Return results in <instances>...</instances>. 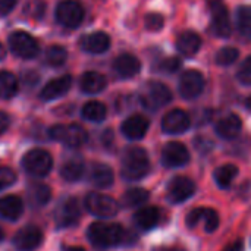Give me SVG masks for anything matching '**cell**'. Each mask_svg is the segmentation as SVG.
Here are the masks:
<instances>
[{"instance_id": "1", "label": "cell", "mask_w": 251, "mask_h": 251, "mask_svg": "<svg viewBox=\"0 0 251 251\" xmlns=\"http://www.w3.org/2000/svg\"><path fill=\"white\" fill-rule=\"evenodd\" d=\"M87 235H88V240L91 241V244L96 247H100V249L128 244L129 243L128 240H131V243H132V240L135 241V235L132 237L119 224L96 222V224L90 225Z\"/></svg>"}, {"instance_id": "2", "label": "cell", "mask_w": 251, "mask_h": 251, "mask_svg": "<svg viewBox=\"0 0 251 251\" xmlns=\"http://www.w3.org/2000/svg\"><path fill=\"white\" fill-rule=\"evenodd\" d=\"M150 171L149 154L141 147H128L121 162V175L126 181H138Z\"/></svg>"}, {"instance_id": "3", "label": "cell", "mask_w": 251, "mask_h": 251, "mask_svg": "<svg viewBox=\"0 0 251 251\" xmlns=\"http://www.w3.org/2000/svg\"><path fill=\"white\" fill-rule=\"evenodd\" d=\"M50 137L54 141L63 143L68 147H81L87 141V131L78 125V124H71V125H54L50 128Z\"/></svg>"}, {"instance_id": "4", "label": "cell", "mask_w": 251, "mask_h": 251, "mask_svg": "<svg viewBox=\"0 0 251 251\" xmlns=\"http://www.w3.org/2000/svg\"><path fill=\"white\" fill-rule=\"evenodd\" d=\"M172 100L171 90L157 81H151L146 85L144 91L141 93V103L149 110H157L166 106Z\"/></svg>"}, {"instance_id": "5", "label": "cell", "mask_w": 251, "mask_h": 251, "mask_svg": "<svg viewBox=\"0 0 251 251\" xmlns=\"http://www.w3.org/2000/svg\"><path fill=\"white\" fill-rule=\"evenodd\" d=\"M22 166L29 175L46 176L53 168V159L46 150L34 149L24 156Z\"/></svg>"}, {"instance_id": "6", "label": "cell", "mask_w": 251, "mask_h": 251, "mask_svg": "<svg viewBox=\"0 0 251 251\" xmlns=\"http://www.w3.org/2000/svg\"><path fill=\"white\" fill-rule=\"evenodd\" d=\"M9 47L13 54L22 59H32L38 54V41L25 31H15L9 37Z\"/></svg>"}, {"instance_id": "7", "label": "cell", "mask_w": 251, "mask_h": 251, "mask_svg": "<svg viewBox=\"0 0 251 251\" xmlns=\"http://www.w3.org/2000/svg\"><path fill=\"white\" fill-rule=\"evenodd\" d=\"M85 207L91 215L99 218H112L119 210L116 200L100 193H90L85 197Z\"/></svg>"}, {"instance_id": "8", "label": "cell", "mask_w": 251, "mask_h": 251, "mask_svg": "<svg viewBox=\"0 0 251 251\" xmlns=\"http://www.w3.org/2000/svg\"><path fill=\"white\" fill-rule=\"evenodd\" d=\"M56 19L66 28H76L84 19V7L76 0H63L56 7Z\"/></svg>"}, {"instance_id": "9", "label": "cell", "mask_w": 251, "mask_h": 251, "mask_svg": "<svg viewBox=\"0 0 251 251\" xmlns=\"http://www.w3.org/2000/svg\"><path fill=\"white\" fill-rule=\"evenodd\" d=\"M197 187L196 182L187 176H175L168 185V200L172 204H179L187 201L194 196Z\"/></svg>"}, {"instance_id": "10", "label": "cell", "mask_w": 251, "mask_h": 251, "mask_svg": "<svg viewBox=\"0 0 251 251\" xmlns=\"http://www.w3.org/2000/svg\"><path fill=\"white\" fill-rule=\"evenodd\" d=\"M209 9L212 15V26L216 35L229 37L231 34V22L229 13L222 0H209Z\"/></svg>"}, {"instance_id": "11", "label": "cell", "mask_w": 251, "mask_h": 251, "mask_svg": "<svg viewBox=\"0 0 251 251\" xmlns=\"http://www.w3.org/2000/svg\"><path fill=\"white\" fill-rule=\"evenodd\" d=\"M204 88V78L201 75V72L199 71H185L181 75L179 79V94L187 99V100H193L196 97H199L201 94Z\"/></svg>"}, {"instance_id": "12", "label": "cell", "mask_w": 251, "mask_h": 251, "mask_svg": "<svg viewBox=\"0 0 251 251\" xmlns=\"http://www.w3.org/2000/svg\"><path fill=\"white\" fill-rule=\"evenodd\" d=\"M162 162L166 168H181L190 162V151L182 143H169L162 150Z\"/></svg>"}, {"instance_id": "13", "label": "cell", "mask_w": 251, "mask_h": 251, "mask_svg": "<svg viewBox=\"0 0 251 251\" xmlns=\"http://www.w3.org/2000/svg\"><path fill=\"white\" fill-rule=\"evenodd\" d=\"M190 125H191V121H190L188 113L181 109H174L168 112L162 119V129L166 134H172V135L185 132L190 128Z\"/></svg>"}, {"instance_id": "14", "label": "cell", "mask_w": 251, "mask_h": 251, "mask_svg": "<svg viewBox=\"0 0 251 251\" xmlns=\"http://www.w3.org/2000/svg\"><path fill=\"white\" fill-rule=\"evenodd\" d=\"M81 218V209L78 200L71 197L66 199L56 212V225L59 228H69L78 224Z\"/></svg>"}, {"instance_id": "15", "label": "cell", "mask_w": 251, "mask_h": 251, "mask_svg": "<svg viewBox=\"0 0 251 251\" xmlns=\"http://www.w3.org/2000/svg\"><path fill=\"white\" fill-rule=\"evenodd\" d=\"M43 243V232L37 226H25L13 237V246L19 251H32Z\"/></svg>"}, {"instance_id": "16", "label": "cell", "mask_w": 251, "mask_h": 251, "mask_svg": "<svg viewBox=\"0 0 251 251\" xmlns=\"http://www.w3.org/2000/svg\"><path fill=\"white\" fill-rule=\"evenodd\" d=\"M150 122L143 115H132L122 124V134L129 140H141L149 131Z\"/></svg>"}, {"instance_id": "17", "label": "cell", "mask_w": 251, "mask_h": 251, "mask_svg": "<svg viewBox=\"0 0 251 251\" xmlns=\"http://www.w3.org/2000/svg\"><path fill=\"white\" fill-rule=\"evenodd\" d=\"M79 46L82 50L88 51V53H104L109 46H110V38L106 32L101 31H96V32H90L87 35H84L79 40Z\"/></svg>"}, {"instance_id": "18", "label": "cell", "mask_w": 251, "mask_h": 251, "mask_svg": "<svg viewBox=\"0 0 251 251\" xmlns=\"http://www.w3.org/2000/svg\"><path fill=\"white\" fill-rule=\"evenodd\" d=\"M113 69H115V72L121 78H132V76H135L140 72L141 63H140V60L134 54L124 53V54H119L115 59Z\"/></svg>"}, {"instance_id": "19", "label": "cell", "mask_w": 251, "mask_h": 251, "mask_svg": "<svg viewBox=\"0 0 251 251\" xmlns=\"http://www.w3.org/2000/svg\"><path fill=\"white\" fill-rule=\"evenodd\" d=\"M72 85V76L71 75H62L59 78L51 79L40 93V97L43 100H54L57 97L65 96Z\"/></svg>"}, {"instance_id": "20", "label": "cell", "mask_w": 251, "mask_h": 251, "mask_svg": "<svg viewBox=\"0 0 251 251\" xmlns=\"http://www.w3.org/2000/svg\"><path fill=\"white\" fill-rule=\"evenodd\" d=\"M241 128H243V122H241L240 116L231 113V115H226L225 118H222L216 124V134L222 138L232 140V138L238 137V134L241 132Z\"/></svg>"}, {"instance_id": "21", "label": "cell", "mask_w": 251, "mask_h": 251, "mask_svg": "<svg viewBox=\"0 0 251 251\" xmlns=\"http://www.w3.org/2000/svg\"><path fill=\"white\" fill-rule=\"evenodd\" d=\"M115 175L110 166L104 163H93L90 169V181L99 188H109L113 184Z\"/></svg>"}, {"instance_id": "22", "label": "cell", "mask_w": 251, "mask_h": 251, "mask_svg": "<svg viewBox=\"0 0 251 251\" xmlns=\"http://www.w3.org/2000/svg\"><path fill=\"white\" fill-rule=\"evenodd\" d=\"M24 212V203L18 196H4L0 199V216L16 221Z\"/></svg>"}, {"instance_id": "23", "label": "cell", "mask_w": 251, "mask_h": 251, "mask_svg": "<svg viewBox=\"0 0 251 251\" xmlns=\"http://www.w3.org/2000/svg\"><path fill=\"white\" fill-rule=\"evenodd\" d=\"M201 46V38L199 34L193 31H185L178 35L176 38V49L184 56H193L199 51Z\"/></svg>"}, {"instance_id": "24", "label": "cell", "mask_w": 251, "mask_h": 251, "mask_svg": "<svg viewBox=\"0 0 251 251\" xmlns=\"http://www.w3.org/2000/svg\"><path fill=\"white\" fill-rule=\"evenodd\" d=\"M106 78L99 74V72H85L82 76H81V81H79V87L84 93L87 94H97L100 91L104 90L106 87Z\"/></svg>"}, {"instance_id": "25", "label": "cell", "mask_w": 251, "mask_h": 251, "mask_svg": "<svg viewBox=\"0 0 251 251\" xmlns=\"http://www.w3.org/2000/svg\"><path fill=\"white\" fill-rule=\"evenodd\" d=\"M160 221V213L156 207H144L134 215V222L141 229H153Z\"/></svg>"}, {"instance_id": "26", "label": "cell", "mask_w": 251, "mask_h": 251, "mask_svg": "<svg viewBox=\"0 0 251 251\" xmlns=\"http://www.w3.org/2000/svg\"><path fill=\"white\" fill-rule=\"evenodd\" d=\"M84 162L81 157H72L69 160H66L62 168H60V175L65 181L68 182H75L78 181L82 175H84Z\"/></svg>"}, {"instance_id": "27", "label": "cell", "mask_w": 251, "mask_h": 251, "mask_svg": "<svg viewBox=\"0 0 251 251\" xmlns=\"http://www.w3.org/2000/svg\"><path fill=\"white\" fill-rule=\"evenodd\" d=\"M51 197L50 187L43 182H34L28 188V199L35 206H44Z\"/></svg>"}, {"instance_id": "28", "label": "cell", "mask_w": 251, "mask_h": 251, "mask_svg": "<svg viewBox=\"0 0 251 251\" xmlns=\"http://www.w3.org/2000/svg\"><path fill=\"white\" fill-rule=\"evenodd\" d=\"M106 113H107L106 106L101 101H97V100L88 101L82 107V116L87 121H91V122H101L106 118Z\"/></svg>"}, {"instance_id": "29", "label": "cell", "mask_w": 251, "mask_h": 251, "mask_svg": "<svg viewBox=\"0 0 251 251\" xmlns=\"http://www.w3.org/2000/svg\"><path fill=\"white\" fill-rule=\"evenodd\" d=\"M237 175H238V168L235 165H222L215 171V181L221 188H228L231 187Z\"/></svg>"}, {"instance_id": "30", "label": "cell", "mask_w": 251, "mask_h": 251, "mask_svg": "<svg viewBox=\"0 0 251 251\" xmlns=\"http://www.w3.org/2000/svg\"><path fill=\"white\" fill-rule=\"evenodd\" d=\"M18 91V79L7 71L0 72V99H10Z\"/></svg>"}, {"instance_id": "31", "label": "cell", "mask_w": 251, "mask_h": 251, "mask_svg": "<svg viewBox=\"0 0 251 251\" xmlns=\"http://www.w3.org/2000/svg\"><path fill=\"white\" fill-rule=\"evenodd\" d=\"M150 194L144 188H131L124 196V204L126 207H137L144 204L149 200Z\"/></svg>"}, {"instance_id": "32", "label": "cell", "mask_w": 251, "mask_h": 251, "mask_svg": "<svg viewBox=\"0 0 251 251\" xmlns=\"http://www.w3.org/2000/svg\"><path fill=\"white\" fill-rule=\"evenodd\" d=\"M237 25L241 35L251 38V6H241L237 12Z\"/></svg>"}, {"instance_id": "33", "label": "cell", "mask_w": 251, "mask_h": 251, "mask_svg": "<svg viewBox=\"0 0 251 251\" xmlns=\"http://www.w3.org/2000/svg\"><path fill=\"white\" fill-rule=\"evenodd\" d=\"M66 57H68V53L66 50L59 46V44H53L47 49L46 51V62L50 65V66H60L66 62Z\"/></svg>"}, {"instance_id": "34", "label": "cell", "mask_w": 251, "mask_h": 251, "mask_svg": "<svg viewBox=\"0 0 251 251\" xmlns=\"http://www.w3.org/2000/svg\"><path fill=\"white\" fill-rule=\"evenodd\" d=\"M200 222L204 224L206 232H213L219 226V215L213 209H203L201 207V218Z\"/></svg>"}, {"instance_id": "35", "label": "cell", "mask_w": 251, "mask_h": 251, "mask_svg": "<svg viewBox=\"0 0 251 251\" xmlns=\"http://www.w3.org/2000/svg\"><path fill=\"white\" fill-rule=\"evenodd\" d=\"M240 56V51L235 47H224L216 53V62L222 66H228L231 63H234Z\"/></svg>"}, {"instance_id": "36", "label": "cell", "mask_w": 251, "mask_h": 251, "mask_svg": "<svg viewBox=\"0 0 251 251\" xmlns=\"http://www.w3.org/2000/svg\"><path fill=\"white\" fill-rule=\"evenodd\" d=\"M46 12V3L41 0H32L25 7V15L32 19H41Z\"/></svg>"}, {"instance_id": "37", "label": "cell", "mask_w": 251, "mask_h": 251, "mask_svg": "<svg viewBox=\"0 0 251 251\" xmlns=\"http://www.w3.org/2000/svg\"><path fill=\"white\" fill-rule=\"evenodd\" d=\"M163 24H165V19L159 13H150V15L146 16V28L150 29V31H159V29H162Z\"/></svg>"}, {"instance_id": "38", "label": "cell", "mask_w": 251, "mask_h": 251, "mask_svg": "<svg viewBox=\"0 0 251 251\" xmlns=\"http://www.w3.org/2000/svg\"><path fill=\"white\" fill-rule=\"evenodd\" d=\"M16 181V175L12 169L6 166H0V190L12 185Z\"/></svg>"}, {"instance_id": "39", "label": "cell", "mask_w": 251, "mask_h": 251, "mask_svg": "<svg viewBox=\"0 0 251 251\" xmlns=\"http://www.w3.org/2000/svg\"><path fill=\"white\" fill-rule=\"evenodd\" d=\"M238 79L246 85H251V56L243 62L238 71Z\"/></svg>"}, {"instance_id": "40", "label": "cell", "mask_w": 251, "mask_h": 251, "mask_svg": "<svg viewBox=\"0 0 251 251\" xmlns=\"http://www.w3.org/2000/svg\"><path fill=\"white\" fill-rule=\"evenodd\" d=\"M181 68V59L178 57H169L160 63V69L165 72H176Z\"/></svg>"}, {"instance_id": "41", "label": "cell", "mask_w": 251, "mask_h": 251, "mask_svg": "<svg viewBox=\"0 0 251 251\" xmlns=\"http://www.w3.org/2000/svg\"><path fill=\"white\" fill-rule=\"evenodd\" d=\"M16 4V0H0V15H7Z\"/></svg>"}, {"instance_id": "42", "label": "cell", "mask_w": 251, "mask_h": 251, "mask_svg": "<svg viewBox=\"0 0 251 251\" xmlns=\"http://www.w3.org/2000/svg\"><path fill=\"white\" fill-rule=\"evenodd\" d=\"M9 116L4 112H0V135L9 128Z\"/></svg>"}, {"instance_id": "43", "label": "cell", "mask_w": 251, "mask_h": 251, "mask_svg": "<svg viewBox=\"0 0 251 251\" xmlns=\"http://www.w3.org/2000/svg\"><path fill=\"white\" fill-rule=\"evenodd\" d=\"M224 251H244V243L241 240H238V241L232 243L231 246H228Z\"/></svg>"}, {"instance_id": "44", "label": "cell", "mask_w": 251, "mask_h": 251, "mask_svg": "<svg viewBox=\"0 0 251 251\" xmlns=\"http://www.w3.org/2000/svg\"><path fill=\"white\" fill-rule=\"evenodd\" d=\"M4 56H6V50H4V47L0 44V60H1V59H4Z\"/></svg>"}, {"instance_id": "45", "label": "cell", "mask_w": 251, "mask_h": 251, "mask_svg": "<svg viewBox=\"0 0 251 251\" xmlns=\"http://www.w3.org/2000/svg\"><path fill=\"white\" fill-rule=\"evenodd\" d=\"M246 107H247V109L251 112V96L247 99V100H246Z\"/></svg>"}, {"instance_id": "46", "label": "cell", "mask_w": 251, "mask_h": 251, "mask_svg": "<svg viewBox=\"0 0 251 251\" xmlns=\"http://www.w3.org/2000/svg\"><path fill=\"white\" fill-rule=\"evenodd\" d=\"M68 251H84L82 249H79V247H71V249H68Z\"/></svg>"}, {"instance_id": "47", "label": "cell", "mask_w": 251, "mask_h": 251, "mask_svg": "<svg viewBox=\"0 0 251 251\" xmlns=\"http://www.w3.org/2000/svg\"><path fill=\"white\" fill-rule=\"evenodd\" d=\"M3 237H4V234H3V229L0 228V241L3 240Z\"/></svg>"}, {"instance_id": "48", "label": "cell", "mask_w": 251, "mask_h": 251, "mask_svg": "<svg viewBox=\"0 0 251 251\" xmlns=\"http://www.w3.org/2000/svg\"><path fill=\"white\" fill-rule=\"evenodd\" d=\"M159 251H174V250H168V249H162V250H159Z\"/></svg>"}]
</instances>
